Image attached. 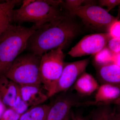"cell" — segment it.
<instances>
[{"mask_svg": "<svg viewBox=\"0 0 120 120\" xmlns=\"http://www.w3.org/2000/svg\"><path fill=\"white\" fill-rule=\"evenodd\" d=\"M48 109V105L31 106L20 115L19 120H46Z\"/></svg>", "mask_w": 120, "mask_h": 120, "instance_id": "cell-16", "label": "cell"}, {"mask_svg": "<svg viewBox=\"0 0 120 120\" xmlns=\"http://www.w3.org/2000/svg\"><path fill=\"white\" fill-rule=\"evenodd\" d=\"M88 119L80 115H77L75 116L72 120H88Z\"/></svg>", "mask_w": 120, "mask_h": 120, "instance_id": "cell-28", "label": "cell"}, {"mask_svg": "<svg viewBox=\"0 0 120 120\" xmlns=\"http://www.w3.org/2000/svg\"><path fill=\"white\" fill-rule=\"evenodd\" d=\"M70 112L62 120H70Z\"/></svg>", "mask_w": 120, "mask_h": 120, "instance_id": "cell-31", "label": "cell"}, {"mask_svg": "<svg viewBox=\"0 0 120 120\" xmlns=\"http://www.w3.org/2000/svg\"><path fill=\"white\" fill-rule=\"evenodd\" d=\"M108 33L112 38H120V20H117L109 26Z\"/></svg>", "mask_w": 120, "mask_h": 120, "instance_id": "cell-20", "label": "cell"}, {"mask_svg": "<svg viewBox=\"0 0 120 120\" xmlns=\"http://www.w3.org/2000/svg\"><path fill=\"white\" fill-rule=\"evenodd\" d=\"M7 108L8 107L3 103L2 100L0 98V118L3 115Z\"/></svg>", "mask_w": 120, "mask_h": 120, "instance_id": "cell-27", "label": "cell"}, {"mask_svg": "<svg viewBox=\"0 0 120 120\" xmlns=\"http://www.w3.org/2000/svg\"><path fill=\"white\" fill-rule=\"evenodd\" d=\"M97 78L101 84L120 87V67L113 63L97 67Z\"/></svg>", "mask_w": 120, "mask_h": 120, "instance_id": "cell-13", "label": "cell"}, {"mask_svg": "<svg viewBox=\"0 0 120 120\" xmlns=\"http://www.w3.org/2000/svg\"><path fill=\"white\" fill-rule=\"evenodd\" d=\"M88 1L82 0H67L65 1L64 4L63 2V4L67 10L69 11L83 5V4Z\"/></svg>", "mask_w": 120, "mask_h": 120, "instance_id": "cell-23", "label": "cell"}, {"mask_svg": "<svg viewBox=\"0 0 120 120\" xmlns=\"http://www.w3.org/2000/svg\"><path fill=\"white\" fill-rule=\"evenodd\" d=\"M114 105L113 107L112 120H120V105Z\"/></svg>", "mask_w": 120, "mask_h": 120, "instance_id": "cell-25", "label": "cell"}, {"mask_svg": "<svg viewBox=\"0 0 120 120\" xmlns=\"http://www.w3.org/2000/svg\"><path fill=\"white\" fill-rule=\"evenodd\" d=\"M99 86L92 75L84 71L76 80L73 88L80 96H87L97 91Z\"/></svg>", "mask_w": 120, "mask_h": 120, "instance_id": "cell-14", "label": "cell"}, {"mask_svg": "<svg viewBox=\"0 0 120 120\" xmlns=\"http://www.w3.org/2000/svg\"><path fill=\"white\" fill-rule=\"evenodd\" d=\"M19 90V85L5 76H0V98L8 108L13 107Z\"/></svg>", "mask_w": 120, "mask_h": 120, "instance_id": "cell-12", "label": "cell"}, {"mask_svg": "<svg viewBox=\"0 0 120 120\" xmlns=\"http://www.w3.org/2000/svg\"><path fill=\"white\" fill-rule=\"evenodd\" d=\"M116 18L117 20L119 19L120 18V6H119L117 15L116 16Z\"/></svg>", "mask_w": 120, "mask_h": 120, "instance_id": "cell-30", "label": "cell"}, {"mask_svg": "<svg viewBox=\"0 0 120 120\" xmlns=\"http://www.w3.org/2000/svg\"><path fill=\"white\" fill-rule=\"evenodd\" d=\"M120 105V97L110 104V105Z\"/></svg>", "mask_w": 120, "mask_h": 120, "instance_id": "cell-29", "label": "cell"}, {"mask_svg": "<svg viewBox=\"0 0 120 120\" xmlns=\"http://www.w3.org/2000/svg\"><path fill=\"white\" fill-rule=\"evenodd\" d=\"M22 98L29 106L42 105L49 98L41 85H19Z\"/></svg>", "mask_w": 120, "mask_h": 120, "instance_id": "cell-11", "label": "cell"}, {"mask_svg": "<svg viewBox=\"0 0 120 120\" xmlns=\"http://www.w3.org/2000/svg\"><path fill=\"white\" fill-rule=\"evenodd\" d=\"M41 57L30 52L20 55L5 76L19 85H41Z\"/></svg>", "mask_w": 120, "mask_h": 120, "instance_id": "cell-4", "label": "cell"}, {"mask_svg": "<svg viewBox=\"0 0 120 120\" xmlns=\"http://www.w3.org/2000/svg\"><path fill=\"white\" fill-rule=\"evenodd\" d=\"M75 95L68 92L60 93L49 104L46 120H62L75 106L82 105Z\"/></svg>", "mask_w": 120, "mask_h": 120, "instance_id": "cell-9", "label": "cell"}, {"mask_svg": "<svg viewBox=\"0 0 120 120\" xmlns=\"http://www.w3.org/2000/svg\"><path fill=\"white\" fill-rule=\"evenodd\" d=\"M120 97V87L107 84H101L97 90L94 101H88V105H110Z\"/></svg>", "mask_w": 120, "mask_h": 120, "instance_id": "cell-10", "label": "cell"}, {"mask_svg": "<svg viewBox=\"0 0 120 120\" xmlns=\"http://www.w3.org/2000/svg\"><path fill=\"white\" fill-rule=\"evenodd\" d=\"M101 7H107V12L112 10L114 7L120 4V0H101L99 1Z\"/></svg>", "mask_w": 120, "mask_h": 120, "instance_id": "cell-24", "label": "cell"}, {"mask_svg": "<svg viewBox=\"0 0 120 120\" xmlns=\"http://www.w3.org/2000/svg\"><path fill=\"white\" fill-rule=\"evenodd\" d=\"M113 107L111 105H98L91 113V120H112Z\"/></svg>", "mask_w": 120, "mask_h": 120, "instance_id": "cell-17", "label": "cell"}, {"mask_svg": "<svg viewBox=\"0 0 120 120\" xmlns=\"http://www.w3.org/2000/svg\"><path fill=\"white\" fill-rule=\"evenodd\" d=\"M112 62L120 67V52L114 54Z\"/></svg>", "mask_w": 120, "mask_h": 120, "instance_id": "cell-26", "label": "cell"}, {"mask_svg": "<svg viewBox=\"0 0 120 120\" xmlns=\"http://www.w3.org/2000/svg\"><path fill=\"white\" fill-rule=\"evenodd\" d=\"M77 31L76 24L65 15L36 30L28 39L26 49L41 57L50 50L59 47L64 49L74 38Z\"/></svg>", "mask_w": 120, "mask_h": 120, "instance_id": "cell-1", "label": "cell"}, {"mask_svg": "<svg viewBox=\"0 0 120 120\" xmlns=\"http://www.w3.org/2000/svg\"><path fill=\"white\" fill-rule=\"evenodd\" d=\"M63 2L51 0L23 1L21 7L13 10V22L18 23L31 22L40 28L65 15L58 8Z\"/></svg>", "mask_w": 120, "mask_h": 120, "instance_id": "cell-3", "label": "cell"}, {"mask_svg": "<svg viewBox=\"0 0 120 120\" xmlns=\"http://www.w3.org/2000/svg\"><path fill=\"white\" fill-rule=\"evenodd\" d=\"M64 49L59 47L50 50L42 56L40 64L41 84L47 91L48 98L56 87L64 65Z\"/></svg>", "mask_w": 120, "mask_h": 120, "instance_id": "cell-5", "label": "cell"}, {"mask_svg": "<svg viewBox=\"0 0 120 120\" xmlns=\"http://www.w3.org/2000/svg\"><path fill=\"white\" fill-rule=\"evenodd\" d=\"M89 62L88 59L71 62H65L62 73L50 98L59 93L68 91L84 72Z\"/></svg>", "mask_w": 120, "mask_h": 120, "instance_id": "cell-8", "label": "cell"}, {"mask_svg": "<svg viewBox=\"0 0 120 120\" xmlns=\"http://www.w3.org/2000/svg\"><path fill=\"white\" fill-rule=\"evenodd\" d=\"M106 46L114 54L120 52V38H110Z\"/></svg>", "mask_w": 120, "mask_h": 120, "instance_id": "cell-22", "label": "cell"}, {"mask_svg": "<svg viewBox=\"0 0 120 120\" xmlns=\"http://www.w3.org/2000/svg\"><path fill=\"white\" fill-rule=\"evenodd\" d=\"M22 2L19 0H8L0 4V37L12 25L14 8Z\"/></svg>", "mask_w": 120, "mask_h": 120, "instance_id": "cell-15", "label": "cell"}, {"mask_svg": "<svg viewBox=\"0 0 120 120\" xmlns=\"http://www.w3.org/2000/svg\"><path fill=\"white\" fill-rule=\"evenodd\" d=\"M114 53L107 46L95 55L94 60L97 66H101L112 63Z\"/></svg>", "mask_w": 120, "mask_h": 120, "instance_id": "cell-18", "label": "cell"}, {"mask_svg": "<svg viewBox=\"0 0 120 120\" xmlns=\"http://www.w3.org/2000/svg\"><path fill=\"white\" fill-rule=\"evenodd\" d=\"M40 28L11 25L0 37V76L5 75L14 60L26 48L29 38Z\"/></svg>", "mask_w": 120, "mask_h": 120, "instance_id": "cell-2", "label": "cell"}, {"mask_svg": "<svg viewBox=\"0 0 120 120\" xmlns=\"http://www.w3.org/2000/svg\"><path fill=\"white\" fill-rule=\"evenodd\" d=\"M111 38L108 33L88 35L72 48L68 54L73 57L95 55L107 46Z\"/></svg>", "mask_w": 120, "mask_h": 120, "instance_id": "cell-7", "label": "cell"}, {"mask_svg": "<svg viewBox=\"0 0 120 120\" xmlns=\"http://www.w3.org/2000/svg\"><path fill=\"white\" fill-rule=\"evenodd\" d=\"M29 107L28 105L22 98L19 90L15 100L14 105L12 109H13L17 113L22 115L28 109Z\"/></svg>", "mask_w": 120, "mask_h": 120, "instance_id": "cell-19", "label": "cell"}, {"mask_svg": "<svg viewBox=\"0 0 120 120\" xmlns=\"http://www.w3.org/2000/svg\"><path fill=\"white\" fill-rule=\"evenodd\" d=\"M20 115L12 108H7L0 118V120H19Z\"/></svg>", "mask_w": 120, "mask_h": 120, "instance_id": "cell-21", "label": "cell"}, {"mask_svg": "<svg viewBox=\"0 0 120 120\" xmlns=\"http://www.w3.org/2000/svg\"><path fill=\"white\" fill-rule=\"evenodd\" d=\"M69 11L80 17L86 24L95 28H108L117 20L101 7L90 4L83 5Z\"/></svg>", "mask_w": 120, "mask_h": 120, "instance_id": "cell-6", "label": "cell"}]
</instances>
